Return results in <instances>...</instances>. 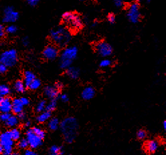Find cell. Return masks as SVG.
Masks as SVG:
<instances>
[{
  "mask_svg": "<svg viewBox=\"0 0 166 155\" xmlns=\"http://www.w3.org/2000/svg\"><path fill=\"white\" fill-rule=\"evenodd\" d=\"M60 129L64 140L68 143H72L76 139L79 129L77 120L74 117H68L60 124Z\"/></svg>",
  "mask_w": 166,
  "mask_h": 155,
  "instance_id": "1",
  "label": "cell"
},
{
  "mask_svg": "<svg viewBox=\"0 0 166 155\" xmlns=\"http://www.w3.org/2000/svg\"><path fill=\"white\" fill-rule=\"evenodd\" d=\"M50 39L56 46L62 48L70 42L71 33L64 27H58L50 32Z\"/></svg>",
  "mask_w": 166,
  "mask_h": 155,
  "instance_id": "2",
  "label": "cell"
},
{
  "mask_svg": "<svg viewBox=\"0 0 166 155\" xmlns=\"http://www.w3.org/2000/svg\"><path fill=\"white\" fill-rule=\"evenodd\" d=\"M64 23L73 30H79L83 27V21L80 17L76 13L68 12L62 15Z\"/></svg>",
  "mask_w": 166,
  "mask_h": 155,
  "instance_id": "3",
  "label": "cell"
},
{
  "mask_svg": "<svg viewBox=\"0 0 166 155\" xmlns=\"http://www.w3.org/2000/svg\"><path fill=\"white\" fill-rule=\"evenodd\" d=\"M18 62V53L16 50L11 49L3 52L0 55V62L7 67H12Z\"/></svg>",
  "mask_w": 166,
  "mask_h": 155,
  "instance_id": "4",
  "label": "cell"
},
{
  "mask_svg": "<svg viewBox=\"0 0 166 155\" xmlns=\"http://www.w3.org/2000/svg\"><path fill=\"white\" fill-rule=\"evenodd\" d=\"M127 18L129 20L133 23H136L139 22L141 17L140 8L138 3H133L129 5L127 10Z\"/></svg>",
  "mask_w": 166,
  "mask_h": 155,
  "instance_id": "5",
  "label": "cell"
},
{
  "mask_svg": "<svg viewBox=\"0 0 166 155\" xmlns=\"http://www.w3.org/2000/svg\"><path fill=\"white\" fill-rule=\"evenodd\" d=\"M26 139L28 140L29 146L32 149H37L42 145V139L33 132L32 129H29L26 133Z\"/></svg>",
  "mask_w": 166,
  "mask_h": 155,
  "instance_id": "6",
  "label": "cell"
},
{
  "mask_svg": "<svg viewBox=\"0 0 166 155\" xmlns=\"http://www.w3.org/2000/svg\"><path fill=\"white\" fill-rule=\"evenodd\" d=\"M95 48L97 53L103 57L109 56L113 52V48L111 45L103 41L97 43Z\"/></svg>",
  "mask_w": 166,
  "mask_h": 155,
  "instance_id": "7",
  "label": "cell"
},
{
  "mask_svg": "<svg viewBox=\"0 0 166 155\" xmlns=\"http://www.w3.org/2000/svg\"><path fill=\"white\" fill-rule=\"evenodd\" d=\"M19 18V13L12 7H7L4 10V17L3 21L5 23H13Z\"/></svg>",
  "mask_w": 166,
  "mask_h": 155,
  "instance_id": "8",
  "label": "cell"
},
{
  "mask_svg": "<svg viewBox=\"0 0 166 155\" xmlns=\"http://www.w3.org/2000/svg\"><path fill=\"white\" fill-rule=\"evenodd\" d=\"M78 54V49L75 46L68 47V48L64 49L62 53H61L60 60H67L70 61H73V60L76 58Z\"/></svg>",
  "mask_w": 166,
  "mask_h": 155,
  "instance_id": "9",
  "label": "cell"
},
{
  "mask_svg": "<svg viewBox=\"0 0 166 155\" xmlns=\"http://www.w3.org/2000/svg\"><path fill=\"white\" fill-rule=\"evenodd\" d=\"M42 55L46 60H53L58 55V50L55 46L49 45L44 50Z\"/></svg>",
  "mask_w": 166,
  "mask_h": 155,
  "instance_id": "10",
  "label": "cell"
},
{
  "mask_svg": "<svg viewBox=\"0 0 166 155\" xmlns=\"http://www.w3.org/2000/svg\"><path fill=\"white\" fill-rule=\"evenodd\" d=\"M0 145L3 147V149L5 147L13 146V140L12 139L9 131L0 134Z\"/></svg>",
  "mask_w": 166,
  "mask_h": 155,
  "instance_id": "11",
  "label": "cell"
},
{
  "mask_svg": "<svg viewBox=\"0 0 166 155\" xmlns=\"http://www.w3.org/2000/svg\"><path fill=\"white\" fill-rule=\"evenodd\" d=\"M12 101L9 98H3L0 102V112H10L12 111Z\"/></svg>",
  "mask_w": 166,
  "mask_h": 155,
  "instance_id": "12",
  "label": "cell"
},
{
  "mask_svg": "<svg viewBox=\"0 0 166 155\" xmlns=\"http://www.w3.org/2000/svg\"><path fill=\"white\" fill-rule=\"evenodd\" d=\"M44 94L51 99H56L59 94V90L56 86H46L44 88Z\"/></svg>",
  "mask_w": 166,
  "mask_h": 155,
  "instance_id": "13",
  "label": "cell"
},
{
  "mask_svg": "<svg viewBox=\"0 0 166 155\" xmlns=\"http://www.w3.org/2000/svg\"><path fill=\"white\" fill-rule=\"evenodd\" d=\"M94 94H95V90L93 88L92 86H87L85 88H84L82 94H81V96L84 100H89L92 99L93 98L94 96Z\"/></svg>",
  "mask_w": 166,
  "mask_h": 155,
  "instance_id": "14",
  "label": "cell"
},
{
  "mask_svg": "<svg viewBox=\"0 0 166 155\" xmlns=\"http://www.w3.org/2000/svg\"><path fill=\"white\" fill-rule=\"evenodd\" d=\"M158 148V143L156 140H150L145 144V150L146 152L152 154L157 150Z\"/></svg>",
  "mask_w": 166,
  "mask_h": 155,
  "instance_id": "15",
  "label": "cell"
},
{
  "mask_svg": "<svg viewBox=\"0 0 166 155\" xmlns=\"http://www.w3.org/2000/svg\"><path fill=\"white\" fill-rule=\"evenodd\" d=\"M12 110L13 113L16 114H18L19 112H22L23 108V104H22L20 99L16 98L13 100H12Z\"/></svg>",
  "mask_w": 166,
  "mask_h": 155,
  "instance_id": "16",
  "label": "cell"
},
{
  "mask_svg": "<svg viewBox=\"0 0 166 155\" xmlns=\"http://www.w3.org/2000/svg\"><path fill=\"white\" fill-rule=\"evenodd\" d=\"M66 74L70 78L76 79L79 76L80 71L79 69L74 68V67H69V68L67 69Z\"/></svg>",
  "mask_w": 166,
  "mask_h": 155,
  "instance_id": "17",
  "label": "cell"
},
{
  "mask_svg": "<svg viewBox=\"0 0 166 155\" xmlns=\"http://www.w3.org/2000/svg\"><path fill=\"white\" fill-rule=\"evenodd\" d=\"M36 78L34 74L31 71H26L24 72V84L26 87H28L30 84Z\"/></svg>",
  "mask_w": 166,
  "mask_h": 155,
  "instance_id": "18",
  "label": "cell"
},
{
  "mask_svg": "<svg viewBox=\"0 0 166 155\" xmlns=\"http://www.w3.org/2000/svg\"><path fill=\"white\" fill-rule=\"evenodd\" d=\"M19 123L18 118L16 116H10L9 119L7 120L5 124L9 127H14L17 126Z\"/></svg>",
  "mask_w": 166,
  "mask_h": 155,
  "instance_id": "19",
  "label": "cell"
},
{
  "mask_svg": "<svg viewBox=\"0 0 166 155\" xmlns=\"http://www.w3.org/2000/svg\"><path fill=\"white\" fill-rule=\"evenodd\" d=\"M50 116H51V112L46 111V112H42L40 115L37 117V121L40 123H43L48 120Z\"/></svg>",
  "mask_w": 166,
  "mask_h": 155,
  "instance_id": "20",
  "label": "cell"
},
{
  "mask_svg": "<svg viewBox=\"0 0 166 155\" xmlns=\"http://www.w3.org/2000/svg\"><path fill=\"white\" fill-rule=\"evenodd\" d=\"M14 89L16 91L19 93H23L25 92L26 90V86L24 83H23L21 80L16 81L14 84Z\"/></svg>",
  "mask_w": 166,
  "mask_h": 155,
  "instance_id": "21",
  "label": "cell"
},
{
  "mask_svg": "<svg viewBox=\"0 0 166 155\" xmlns=\"http://www.w3.org/2000/svg\"><path fill=\"white\" fill-rule=\"evenodd\" d=\"M59 120L57 118H53L50 120L48 123V127L51 130H56L58 129Z\"/></svg>",
  "mask_w": 166,
  "mask_h": 155,
  "instance_id": "22",
  "label": "cell"
},
{
  "mask_svg": "<svg viewBox=\"0 0 166 155\" xmlns=\"http://www.w3.org/2000/svg\"><path fill=\"white\" fill-rule=\"evenodd\" d=\"M9 133L10 136H11L12 139L13 141L19 140L20 136H21V133H20L19 130L18 129H13L11 130H9Z\"/></svg>",
  "mask_w": 166,
  "mask_h": 155,
  "instance_id": "23",
  "label": "cell"
},
{
  "mask_svg": "<svg viewBox=\"0 0 166 155\" xmlns=\"http://www.w3.org/2000/svg\"><path fill=\"white\" fill-rule=\"evenodd\" d=\"M64 151L62 150V148L59 147L56 145L52 146L51 148L49 150V153L51 155H58V154H63Z\"/></svg>",
  "mask_w": 166,
  "mask_h": 155,
  "instance_id": "24",
  "label": "cell"
},
{
  "mask_svg": "<svg viewBox=\"0 0 166 155\" xmlns=\"http://www.w3.org/2000/svg\"><path fill=\"white\" fill-rule=\"evenodd\" d=\"M40 86H41V82H40V80L35 78L32 81V82L30 84V85L28 86V88L30 90H37L38 88H39Z\"/></svg>",
  "mask_w": 166,
  "mask_h": 155,
  "instance_id": "25",
  "label": "cell"
},
{
  "mask_svg": "<svg viewBox=\"0 0 166 155\" xmlns=\"http://www.w3.org/2000/svg\"><path fill=\"white\" fill-rule=\"evenodd\" d=\"M56 99H52L51 101L47 104L46 106V111H49V112H52L54 110H55L56 107Z\"/></svg>",
  "mask_w": 166,
  "mask_h": 155,
  "instance_id": "26",
  "label": "cell"
},
{
  "mask_svg": "<svg viewBox=\"0 0 166 155\" xmlns=\"http://www.w3.org/2000/svg\"><path fill=\"white\" fill-rule=\"evenodd\" d=\"M10 92V89L7 86L5 85V84H2L0 85V95L2 96H5L7 95H8Z\"/></svg>",
  "mask_w": 166,
  "mask_h": 155,
  "instance_id": "27",
  "label": "cell"
},
{
  "mask_svg": "<svg viewBox=\"0 0 166 155\" xmlns=\"http://www.w3.org/2000/svg\"><path fill=\"white\" fill-rule=\"evenodd\" d=\"M33 132L37 136H38L40 138H41L42 139H43L45 137V133L44 131L43 130H42L41 129H40V128L38 127H34L32 129Z\"/></svg>",
  "mask_w": 166,
  "mask_h": 155,
  "instance_id": "28",
  "label": "cell"
},
{
  "mask_svg": "<svg viewBox=\"0 0 166 155\" xmlns=\"http://www.w3.org/2000/svg\"><path fill=\"white\" fill-rule=\"evenodd\" d=\"M46 102L45 100H42L38 104V105L36 106V112H43L44 110L46 108Z\"/></svg>",
  "mask_w": 166,
  "mask_h": 155,
  "instance_id": "29",
  "label": "cell"
},
{
  "mask_svg": "<svg viewBox=\"0 0 166 155\" xmlns=\"http://www.w3.org/2000/svg\"><path fill=\"white\" fill-rule=\"evenodd\" d=\"M72 62L67 60H61L60 62V68L62 69H68L70 67Z\"/></svg>",
  "mask_w": 166,
  "mask_h": 155,
  "instance_id": "30",
  "label": "cell"
},
{
  "mask_svg": "<svg viewBox=\"0 0 166 155\" xmlns=\"http://www.w3.org/2000/svg\"><path fill=\"white\" fill-rule=\"evenodd\" d=\"M28 146H29V144H28V140H27V139H22L20 140L19 142L18 143V147L19 148V149H25Z\"/></svg>",
  "mask_w": 166,
  "mask_h": 155,
  "instance_id": "31",
  "label": "cell"
},
{
  "mask_svg": "<svg viewBox=\"0 0 166 155\" xmlns=\"http://www.w3.org/2000/svg\"><path fill=\"white\" fill-rule=\"evenodd\" d=\"M17 31H18V28L17 27L14 25H9L5 29V32L10 34H13V33H15Z\"/></svg>",
  "mask_w": 166,
  "mask_h": 155,
  "instance_id": "32",
  "label": "cell"
},
{
  "mask_svg": "<svg viewBox=\"0 0 166 155\" xmlns=\"http://www.w3.org/2000/svg\"><path fill=\"white\" fill-rule=\"evenodd\" d=\"M10 116H11V114H9V112H2V114H0V121L5 122Z\"/></svg>",
  "mask_w": 166,
  "mask_h": 155,
  "instance_id": "33",
  "label": "cell"
},
{
  "mask_svg": "<svg viewBox=\"0 0 166 155\" xmlns=\"http://www.w3.org/2000/svg\"><path fill=\"white\" fill-rule=\"evenodd\" d=\"M111 64L112 63L110 60L104 59L100 62V66L102 67V68H107V67L110 66L111 65Z\"/></svg>",
  "mask_w": 166,
  "mask_h": 155,
  "instance_id": "34",
  "label": "cell"
},
{
  "mask_svg": "<svg viewBox=\"0 0 166 155\" xmlns=\"http://www.w3.org/2000/svg\"><path fill=\"white\" fill-rule=\"evenodd\" d=\"M137 136L139 139L140 140H143L147 136V133L143 130H139L137 134Z\"/></svg>",
  "mask_w": 166,
  "mask_h": 155,
  "instance_id": "35",
  "label": "cell"
},
{
  "mask_svg": "<svg viewBox=\"0 0 166 155\" xmlns=\"http://www.w3.org/2000/svg\"><path fill=\"white\" fill-rule=\"evenodd\" d=\"M3 153L4 155H10L12 154V146L3 148Z\"/></svg>",
  "mask_w": 166,
  "mask_h": 155,
  "instance_id": "36",
  "label": "cell"
},
{
  "mask_svg": "<svg viewBox=\"0 0 166 155\" xmlns=\"http://www.w3.org/2000/svg\"><path fill=\"white\" fill-rule=\"evenodd\" d=\"M107 19L109 23H113L115 22V16L113 13H110V14L108 15L107 16Z\"/></svg>",
  "mask_w": 166,
  "mask_h": 155,
  "instance_id": "37",
  "label": "cell"
},
{
  "mask_svg": "<svg viewBox=\"0 0 166 155\" xmlns=\"http://www.w3.org/2000/svg\"><path fill=\"white\" fill-rule=\"evenodd\" d=\"M20 100H21V102L23 104V106H28L29 103H30V100L28 98H27L25 97H22L20 98Z\"/></svg>",
  "mask_w": 166,
  "mask_h": 155,
  "instance_id": "38",
  "label": "cell"
},
{
  "mask_svg": "<svg viewBox=\"0 0 166 155\" xmlns=\"http://www.w3.org/2000/svg\"><path fill=\"white\" fill-rule=\"evenodd\" d=\"M39 2L40 0H27V2H28V4L32 7H34L38 5Z\"/></svg>",
  "mask_w": 166,
  "mask_h": 155,
  "instance_id": "39",
  "label": "cell"
},
{
  "mask_svg": "<svg viewBox=\"0 0 166 155\" xmlns=\"http://www.w3.org/2000/svg\"><path fill=\"white\" fill-rule=\"evenodd\" d=\"M114 4L117 8H121L123 5V0H114Z\"/></svg>",
  "mask_w": 166,
  "mask_h": 155,
  "instance_id": "40",
  "label": "cell"
},
{
  "mask_svg": "<svg viewBox=\"0 0 166 155\" xmlns=\"http://www.w3.org/2000/svg\"><path fill=\"white\" fill-rule=\"evenodd\" d=\"M7 70H8V67L0 62V74L5 73L7 71Z\"/></svg>",
  "mask_w": 166,
  "mask_h": 155,
  "instance_id": "41",
  "label": "cell"
},
{
  "mask_svg": "<svg viewBox=\"0 0 166 155\" xmlns=\"http://www.w3.org/2000/svg\"><path fill=\"white\" fill-rule=\"evenodd\" d=\"M18 118L20 120H24L26 119V114L22 111V112L18 114Z\"/></svg>",
  "mask_w": 166,
  "mask_h": 155,
  "instance_id": "42",
  "label": "cell"
},
{
  "mask_svg": "<svg viewBox=\"0 0 166 155\" xmlns=\"http://www.w3.org/2000/svg\"><path fill=\"white\" fill-rule=\"evenodd\" d=\"M5 29L3 26H2V24H0V38H2V37H3L5 35Z\"/></svg>",
  "mask_w": 166,
  "mask_h": 155,
  "instance_id": "43",
  "label": "cell"
},
{
  "mask_svg": "<svg viewBox=\"0 0 166 155\" xmlns=\"http://www.w3.org/2000/svg\"><path fill=\"white\" fill-rule=\"evenodd\" d=\"M22 44L24 46H28L29 45V40L27 37H25V38H23L22 39Z\"/></svg>",
  "mask_w": 166,
  "mask_h": 155,
  "instance_id": "44",
  "label": "cell"
},
{
  "mask_svg": "<svg viewBox=\"0 0 166 155\" xmlns=\"http://www.w3.org/2000/svg\"><path fill=\"white\" fill-rule=\"evenodd\" d=\"M60 99H61V100L62 101V102H68V101H69V97H68L66 94H62V95H61Z\"/></svg>",
  "mask_w": 166,
  "mask_h": 155,
  "instance_id": "45",
  "label": "cell"
},
{
  "mask_svg": "<svg viewBox=\"0 0 166 155\" xmlns=\"http://www.w3.org/2000/svg\"><path fill=\"white\" fill-rule=\"evenodd\" d=\"M25 154L26 155H36V153L34 152V151H33L32 150L28 149L25 151Z\"/></svg>",
  "mask_w": 166,
  "mask_h": 155,
  "instance_id": "46",
  "label": "cell"
},
{
  "mask_svg": "<svg viewBox=\"0 0 166 155\" xmlns=\"http://www.w3.org/2000/svg\"><path fill=\"white\" fill-rule=\"evenodd\" d=\"M55 86L59 90V89L62 88L63 87V85H62V83H60V82H57V83L56 84Z\"/></svg>",
  "mask_w": 166,
  "mask_h": 155,
  "instance_id": "47",
  "label": "cell"
},
{
  "mask_svg": "<svg viewBox=\"0 0 166 155\" xmlns=\"http://www.w3.org/2000/svg\"><path fill=\"white\" fill-rule=\"evenodd\" d=\"M30 125H31V122L30 121H27V122L25 123V127H29Z\"/></svg>",
  "mask_w": 166,
  "mask_h": 155,
  "instance_id": "48",
  "label": "cell"
},
{
  "mask_svg": "<svg viewBox=\"0 0 166 155\" xmlns=\"http://www.w3.org/2000/svg\"><path fill=\"white\" fill-rule=\"evenodd\" d=\"M3 147L0 145V154H2L3 153Z\"/></svg>",
  "mask_w": 166,
  "mask_h": 155,
  "instance_id": "49",
  "label": "cell"
},
{
  "mask_svg": "<svg viewBox=\"0 0 166 155\" xmlns=\"http://www.w3.org/2000/svg\"><path fill=\"white\" fill-rule=\"evenodd\" d=\"M164 128L165 130L166 129V121L165 120L164 122Z\"/></svg>",
  "mask_w": 166,
  "mask_h": 155,
  "instance_id": "50",
  "label": "cell"
},
{
  "mask_svg": "<svg viewBox=\"0 0 166 155\" xmlns=\"http://www.w3.org/2000/svg\"><path fill=\"white\" fill-rule=\"evenodd\" d=\"M3 96H1V95H0V102H1V101H2V98H3Z\"/></svg>",
  "mask_w": 166,
  "mask_h": 155,
  "instance_id": "51",
  "label": "cell"
},
{
  "mask_svg": "<svg viewBox=\"0 0 166 155\" xmlns=\"http://www.w3.org/2000/svg\"><path fill=\"white\" fill-rule=\"evenodd\" d=\"M137 1H138V2H141L144 1V0H137Z\"/></svg>",
  "mask_w": 166,
  "mask_h": 155,
  "instance_id": "52",
  "label": "cell"
},
{
  "mask_svg": "<svg viewBox=\"0 0 166 155\" xmlns=\"http://www.w3.org/2000/svg\"><path fill=\"white\" fill-rule=\"evenodd\" d=\"M147 1L148 2H151V0H147Z\"/></svg>",
  "mask_w": 166,
  "mask_h": 155,
  "instance_id": "53",
  "label": "cell"
},
{
  "mask_svg": "<svg viewBox=\"0 0 166 155\" xmlns=\"http://www.w3.org/2000/svg\"><path fill=\"white\" fill-rule=\"evenodd\" d=\"M81 1H84V0H81Z\"/></svg>",
  "mask_w": 166,
  "mask_h": 155,
  "instance_id": "54",
  "label": "cell"
},
{
  "mask_svg": "<svg viewBox=\"0 0 166 155\" xmlns=\"http://www.w3.org/2000/svg\"><path fill=\"white\" fill-rule=\"evenodd\" d=\"M0 133H1V131H0Z\"/></svg>",
  "mask_w": 166,
  "mask_h": 155,
  "instance_id": "55",
  "label": "cell"
}]
</instances>
